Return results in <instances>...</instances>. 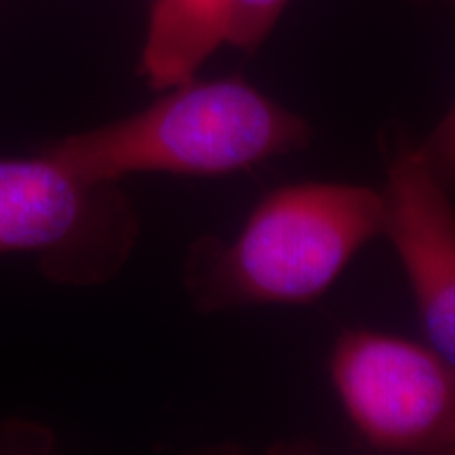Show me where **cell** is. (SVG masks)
<instances>
[{"label": "cell", "mask_w": 455, "mask_h": 455, "mask_svg": "<svg viewBox=\"0 0 455 455\" xmlns=\"http://www.w3.org/2000/svg\"><path fill=\"white\" fill-rule=\"evenodd\" d=\"M161 93L144 110L68 135L43 152L89 181L133 173L224 178L312 141L306 118L241 76H195Z\"/></svg>", "instance_id": "2"}, {"label": "cell", "mask_w": 455, "mask_h": 455, "mask_svg": "<svg viewBox=\"0 0 455 455\" xmlns=\"http://www.w3.org/2000/svg\"><path fill=\"white\" fill-rule=\"evenodd\" d=\"M386 164V230L413 291L419 325L455 367V207L415 144L398 133Z\"/></svg>", "instance_id": "5"}, {"label": "cell", "mask_w": 455, "mask_h": 455, "mask_svg": "<svg viewBox=\"0 0 455 455\" xmlns=\"http://www.w3.org/2000/svg\"><path fill=\"white\" fill-rule=\"evenodd\" d=\"M138 232L116 181L84 180L43 150L0 158V255H34L51 281L87 287L123 270Z\"/></svg>", "instance_id": "3"}, {"label": "cell", "mask_w": 455, "mask_h": 455, "mask_svg": "<svg viewBox=\"0 0 455 455\" xmlns=\"http://www.w3.org/2000/svg\"><path fill=\"white\" fill-rule=\"evenodd\" d=\"M415 152L435 175V180L455 195V104L430 131L422 144H415Z\"/></svg>", "instance_id": "7"}, {"label": "cell", "mask_w": 455, "mask_h": 455, "mask_svg": "<svg viewBox=\"0 0 455 455\" xmlns=\"http://www.w3.org/2000/svg\"><path fill=\"white\" fill-rule=\"evenodd\" d=\"M289 0H152L140 74L164 91L195 78L220 47L255 53Z\"/></svg>", "instance_id": "6"}, {"label": "cell", "mask_w": 455, "mask_h": 455, "mask_svg": "<svg viewBox=\"0 0 455 455\" xmlns=\"http://www.w3.org/2000/svg\"><path fill=\"white\" fill-rule=\"evenodd\" d=\"M356 441L378 453L455 455V367L430 346L346 329L329 361Z\"/></svg>", "instance_id": "4"}, {"label": "cell", "mask_w": 455, "mask_h": 455, "mask_svg": "<svg viewBox=\"0 0 455 455\" xmlns=\"http://www.w3.org/2000/svg\"><path fill=\"white\" fill-rule=\"evenodd\" d=\"M445 3H449V4H451V7L455 9V0H445Z\"/></svg>", "instance_id": "8"}, {"label": "cell", "mask_w": 455, "mask_h": 455, "mask_svg": "<svg viewBox=\"0 0 455 455\" xmlns=\"http://www.w3.org/2000/svg\"><path fill=\"white\" fill-rule=\"evenodd\" d=\"M384 230L382 190L338 181L289 184L261 198L232 243L204 236L192 244L184 284L204 315L312 304Z\"/></svg>", "instance_id": "1"}]
</instances>
